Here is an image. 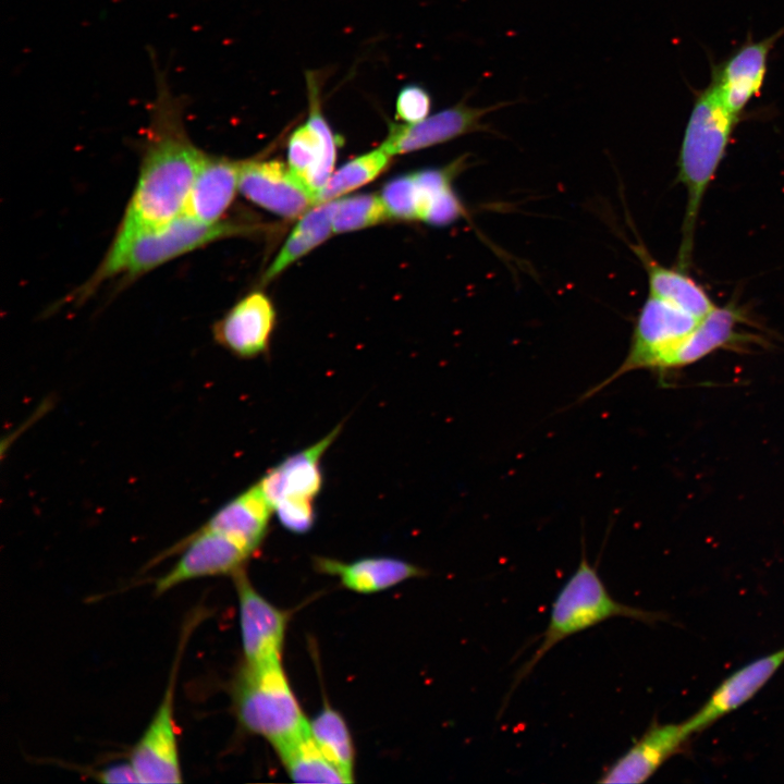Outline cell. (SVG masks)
<instances>
[{"label": "cell", "instance_id": "6da1fadb", "mask_svg": "<svg viewBox=\"0 0 784 784\" xmlns=\"http://www.w3.org/2000/svg\"><path fill=\"white\" fill-rule=\"evenodd\" d=\"M156 95L143 146L139 175L113 242L160 226L184 212L206 154L184 126L183 97L175 95L156 65Z\"/></svg>", "mask_w": 784, "mask_h": 784}, {"label": "cell", "instance_id": "7a4b0ae2", "mask_svg": "<svg viewBox=\"0 0 784 784\" xmlns=\"http://www.w3.org/2000/svg\"><path fill=\"white\" fill-rule=\"evenodd\" d=\"M738 121L739 117L724 107L711 84L696 94L678 155L677 179L687 193L676 262L683 270L691 265L700 206Z\"/></svg>", "mask_w": 784, "mask_h": 784}, {"label": "cell", "instance_id": "3957f363", "mask_svg": "<svg viewBox=\"0 0 784 784\" xmlns=\"http://www.w3.org/2000/svg\"><path fill=\"white\" fill-rule=\"evenodd\" d=\"M617 616L646 624H654L667 618L663 613L647 611L615 600L608 591L597 568L588 562L586 551L583 550L577 568L554 599L541 640L530 659L518 671L514 687L562 640Z\"/></svg>", "mask_w": 784, "mask_h": 784}, {"label": "cell", "instance_id": "277c9868", "mask_svg": "<svg viewBox=\"0 0 784 784\" xmlns=\"http://www.w3.org/2000/svg\"><path fill=\"white\" fill-rule=\"evenodd\" d=\"M255 226L230 221L200 222L185 213L122 242H112L95 274L82 287L84 295L118 274L136 277L162 264L228 236L250 233Z\"/></svg>", "mask_w": 784, "mask_h": 784}, {"label": "cell", "instance_id": "5b68a950", "mask_svg": "<svg viewBox=\"0 0 784 784\" xmlns=\"http://www.w3.org/2000/svg\"><path fill=\"white\" fill-rule=\"evenodd\" d=\"M233 700L241 725L268 740L273 748L308 725L281 661L244 663L234 683Z\"/></svg>", "mask_w": 784, "mask_h": 784}, {"label": "cell", "instance_id": "8992f818", "mask_svg": "<svg viewBox=\"0 0 784 784\" xmlns=\"http://www.w3.org/2000/svg\"><path fill=\"white\" fill-rule=\"evenodd\" d=\"M699 320L687 311L649 295L636 318L624 360L607 379L589 390L584 399L592 396L634 370H650L662 379L670 371L673 355Z\"/></svg>", "mask_w": 784, "mask_h": 784}, {"label": "cell", "instance_id": "52a82bcc", "mask_svg": "<svg viewBox=\"0 0 784 784\" xmlns=\"http://www.w3.org/2000/svg\"><path fill=\"white\" fill-rule=\"evenodd\" d=\"M306 83L308 117L289 138L287 163L292 172L314 193L316 200L318 191L331 176L339 138L322 113L316 74L308 72Z\"/></svg>", "mask_w": 784, "mask_h": 784}, {"label": "cell", "instance_id": "ba28073f", "mask_svg": "<svg viewBox=\"0 0 784 784\" xmlns=\"http://www.w3.org/2000/svg\"><path fill=\"white\" fill-rule=\"evenodd\" d=\"M180 549L182 554L174 566L156 580L157 593L197 578L234 576L253 556L231 537L203 526L180 542Z\"/></svg>", "mask_w": 784, "mask_h": 784}, {"label": "cell", "instance_id": "9c48e42d", "mask_svg": "<svg viewBox=\"0 0 784 784\" xmlns=\"http://www.w3.org/2000/svg\"><path fill=\"white\" fill-rule=\"evenodd\" d=\"M233 578L238 599L244 663L258 665L281 661L290 613L261 596L245 569Z\"/></svg>", "mask_w": 784, "mask_h": 784}, {"label": "cell", "instance_id": "30bf717a", "mask_svg": "<svg viewBox=\"0 0 784 784\" xmlns=\"http://www.w3.org/2000/svg\"><path fill=\"white\" fill-rule=\"evenodd\" d=\"M175 674L176 669L171 674L155 715L130 754L128 761L140 783L182 782L174 719Z\"/></svg>", "mask_w": 784, "mask_h": 784}, {"label": "cell", "instance_id": "8fae6325", "mask_svg": "<svg viewBox=\"0 0 784 784\" xmlns=\"http://www.w3.org/2000/svg\"><path fill=\"white\" fill-rule=\"evenodd\" d=\"M783 33L784 29H781L757 41L749 36L723 62L712 68L710 84L732 114L740 117L760 93L770 52Z\"/></svg>", "mask_w": 784, "mask_h": 784}, {"label": "cell", "instance_id": "7c38bea8", "mask_svg": "<svg viewBox=\"0 0 784 784\" xmlns=\"http://www.w3.org/2000/svg\"><path fill=\"white\" fill-rule=\"evenodd\" d=\"M468 95L455 106L443 109L414 124L390 123L389 133L381 147L391 156L412 152L442 144L458 136L489 130L482 118L512 102H499L489 107L474 108L467 105Z\"/></svg>", "mask_w": 784, "mask_h": 784}, {"label": "cell", "instance_id": "4fadbf2b", "mask_svg": "<svg viewBox=\"0 0 784 784\" xmlns=\"http://www.w3.org/2000/svg\"><path fill=\"white\" fill-rule=\"evenodd\" d=\"M238 191L248 200L283 218H295L316 205L314 193L282 162H242Z\"/></svg>", "mask_w": 784, "mask_h": 784}, {"label": "cell", "instance_id": "5bb4252c", "mask_svg": "<svg viewBox=\"0 0 784 784\" xmlns=\"http://www.w3.org/2000/svg\"><path fill=\"white\" fill-rule=\"evenodd\" d=\"M690 737L684 722L659 723L654 719L633 745L603 771L598 782H646L669 759L681 754Z\"/></svg>", "mask_w": 784, "mask_h": 784}, {"label": "cell", "instance_id": "9a60e30c", "mask_svg": "<svg viewBox=\"0 0 784 784\" xmlns=\"http://www.w3.org/2000/svg\"><path fill=\"white\" fill-rule=\"evenodd\" d=\"M341 430L342 424L308 448L286 456L257 481L273 510L283 502L315 503L323 486L322 456Z\"/></svg>", "mask_w": 784, "mask_h": 784}, {"label": "cell", "instance_id": "2e32d148", "mask_svg": "<svg viewBox=\"0 0 784 784\" xmlns=\"http://www.w3.org/2000/svg\"><path fill=\"white\" fill-rule=\"evenodd\" d=\"M784 663V647L757 658L725 677L684 725L700 733L751 700Z\"/></svg>", "mask_w": 784, "mask_h": 784}, {"label": "cell", "instance_id": "e0dca14e", "mask_svg": "<svg viewBox=\"0 0 784 784\" xmlns=\"http://www.w3.org/2000/svg\"><path fill=\"white\" fill-rule=\"evenodd\" d=\"M748 322L747 313L733 301L723 306L715 305L677 348L670 371L693 365L719 350L742 351L761 344L763 340L759 335L740 329Z\"/></svg>", "mask_w": 784, "mask_h": 784}, {"label": "cell", "instance_id": "ac0fdd59", "mask_svg": "<svg viewBox=\"0 0 784 784\" xmlns=\"http://www.w3.org/2000/svg\"><path fill=\"white\" fill-rule=\"evenodd\" d=\"M275 324V310L262 292L255 291L236 303L212 328L216 342L243 359L265 354Z\"/></svg>", "mask_w": 784, "mask_h": 784}, {"label": "cell", "instance_id": "d6986e66", "mask_svg": "<svg viewBox=\"0 0 784 784\" xmlns=\"http://www.w3.org/2000/svg\"><path fill=\"white\" fill-rule=\"evenodd\" d=\"M272 513L256 482L218 509L203 527L231 537L254 555L267 537Z\"/></svg>", "mask_w": 784, "mask_h": 784}, {"label": "cell", "instance_id": "ffe728a7", "mask_svg": "<svg viewBox=\"0 0 784 784\" xmlns=\"http://www.w3.org/2000/svg\"><path fill=\"white\" fill-rule=\"evenodd\" d=\"M242 162L206 154L183 213L205 223L221 221L238 189Z\"/></svg>", "mask_w": 784, "mask_h": 784}, {"label": "cell", "instance_id": "44dd1931", "mask_svg": "<svg viewBox=\"0 0 784 784\" xmlns=\"http://www.w3.org/2000/svg\"><path fill=\"white\" fill-rule=\"evenodd\" d=\"M315 567L336 576L344 587L358 593L379 592L426 574L419 566L392 556H368L352 562L319 556L315 559Z\"/></svg>", "mask_w": 784, "mask_h": 784}, {"label": "cell", "instance_id": "7402d4cb", "mask_svg": "<svg viewBox=\"0 0 784 784\" xmlns=\"http://www.w3.org/2000/svg\"><path fill=\"white\" fill-rule=\"evenodd\" d=\"M632 249L647 272L649 295L674 305L699 319L715 306L703 286L686 270L661 265L641 244H633Z\"/></svg>", "mask_w": 784, "mask_h": 784}, {"label": "cell", "instance_id": "603a6c76", "mask_svg": "<svg viewBox=\"0 0 784 784\" xmlns=\"http://www.w3.org/2000/svg\"><path fill=\"white\" fill-rule=\"evenodd\" d=\"M465 157L438 169H425L413 173L417 189L418 220L432 225H448L464 216L465 209L455 194L452 182L464 163Z\"/></svg>", "mask_w": 784, "mask_h": 784}, {"label": "cell", "instance_id": "cb8c5ba5", "mask_svg": "<svg viewBox=\"0 0 784 784\" xmlns=\"http://www.w3.org/2000/svg\"><path fill=\"white\" fill-rule=\"evenodd\" d=\"M338 200L316 205L299 219L278 256L267 269L264 281L269 282L286 267L324 242L333 233V215Z\"/></svg>", "mask_w": 784, "mask_h": 784}, {"label": "cell", "instance_id": "d4e9b609", "mask_svg": "<svg viewBox=\"0 0 784 784\" xmlns=\"http://www.w3.org/2000/svg\"><path fill=\"white\" fill-rule=\"evenodd\" d=\"M274 749L287 775L294 782L345 783L342 774L317 746L309 732V725Z\"/></svg>", "mask_w": 784, "mask_h": 784}, {"label": "cell", "instance_id": "484cf974", "mask_svg": "<svg viewBox=\"0 0 784 784\" xmlns=\"http://www.w3.org/2000/svg\"><path fill=\"white\" fill-rule=\"evenodd\" d=\"M308 725L317 746L342 774L345 783L354 782L355 748L342 714L332 707L324 706L308 721Z\"/></svg>", "mask_w": 784, "mask_h": 784}, {"label": "cell", "instance_id": "4316f807", "mask_svg": "<svg viewBox=\"0 0 784 784\" xmlns=\"http://www.w3.org/2000/svg\"><path fill=\"white\" fill-rule=\"evenodd\" d=\"M391 155L382 147L358 156L334 172L316 195V205L334 200L377 177L390 163Z\"/></svg>", "mask_w": 784, "mask_h": 784}, {"label": "cell", "instance_id": "83f0119b", "mask_svg": "<svg viewBox=\"0 0 784 784\" xmlns=\"http://www.w3.org/2000/svg\"><path fill=\"white\" fill-rule=\"evenodd\" d=\"M389 217L381 196L359 194L339 199L333 215V233L372 226Z\"/></svg>", "mask_w": 784, "mask_h": 784}, {"label": "cell", "instance_id": "f1b7e54d", "mask_svg": "<svg viewBox=\"0 0 784 784\" xmlns=\"http://www.w3.org/2000/svg\"><path fill=\"white\" fill-rule=\"evenodd\" d=\"M381 198L390 217L418 220L417 189L413 173L389 181L382 188Z\"/></svg>", "mask_w": 784, "mask_h": 784}, {"label": "cell", "instance_id": "f546056e", "mask_svg": "<svg viewBox=\"0 0 784 784\" xmlns=\"http://www.w3.org/2000/svg\"><path fill=\"white\" fill-rule=\"evenodd\" d=\"M431 109V96L420 85H406L397 94L395 117L407 124L425 120Z\"/></svg>", "mask_w": 784, "mask_h": 784}, {"label": "cell", "instance_id": "4dcf8cb0", "mask_svg": "<svg viewBox=\"0 0 784 784\" xmlns=\"http://www.w3.org/2000/svg\"><path fill=\"white\" fill-rule=\"evenodd\" d=\"M281 525L294 534L308 532L316 522L315 503L283 502L274 506Z\"/></svg>", "mask_w": 784, "mask_h": 784}, {"label": "cell", "instance_id": "1f68e13d", "mask_svg": "<svg viewBox=\"0 0 784 784\" xmlns=\"http://www.w3.org/2000/svg\"><path fill=\"white\" fill-rule=\"evenodd\" d=\"M96 779L102 783H140L130 761L111 764L98 771Z\"/></svg>", "mask_w": 784, "mask_h": 784}]
</instances>
